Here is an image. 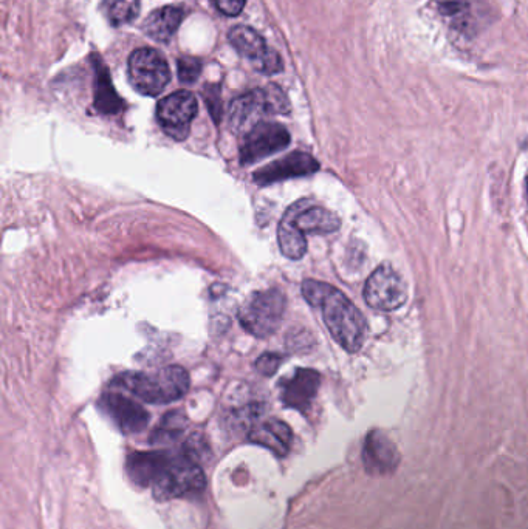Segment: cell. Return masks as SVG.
Returning <instances> with one entry per match:
<instances>
[{
  "label": "cell",
  "mask_w": 528,
  "mask_h": 529,
  "mask_svg": "<svg viewBox=\"0 0 528 529\" xmlns=\"http://www.w3.org/2000/svg\"><path fill=\"white\" fill-rule=\"evenodd\" d=\"M127 474L137 485L152 488L155 497L177 499L199 494L206 480L192 449L183 452H137L127 458Z\"/></svg>",
  "instance_id": "6da1fadb"
},
{
  "label": "cell",
  "mask_w": 528,
  "mask_h": 529,
  "mask_svg": "<svg viewBox=\"0 0 528 529\" xmlns=\"http://www.w3.org/2000/svg\"><path fill=\"white\" fill-rule=\"evenodd\" d=\"M302 296L323 313L330 335L346 352L357 353L366 341L367 324L361 311L332 285L304 280Z\"/></svg>",
  "instance_id": "7a4b0ae2"
},
{
  "label": "cell",
  "mask_w": 528,
  "mask_h": 529,
  "mask_svg": "<svg viewBox=\"0 0 528 529\" xmlns=\"http://www.w3.org/2000/svg\"><path fill=\"white\" fill-rule=\"evenodd\" d=\"M114 386L131 392L146 403L169 404L186 395L189 375L179 366H169L155 372H126L114 379Z\"/></svg>",
  "instance_id": "3957f363"
},
{
  "label": "cell",
  "mask_w": 528,
  "mask_h": 529,
  "mask_svg": "<svg viewBox=\"0 0 528 529\" xmlns=\"http://www.w3.org/2000/svg\"><path fill=\"white\" fill-rule=\"evenodd\" d=\"M290 112L287 95L275 84L265 89L251 90L234 99L230 107V126L237 134H248L264 123L265 117L285 115Z\"/></svg>",
  "instance_id": "277c9868"
},
{
  "label": "cell",
  "mask_w": 528,
  "mask_h": 529,
  "mask_svg": "<svg viewBox=\"0 0 528 529\" xmlns=\"http://www.w3.org/2000/svg\"><path fill=\"white\" fill-rule=\"evenodd\" d=\"M285 311L281 290L256 291L245 299L239 310V322L250 335L265 339L278 332Z\"/></svg>",
  "instance_id": "5b68a950"
},
{
  "label": "cell",
  "mask_w": 528,
  "mask_h": 529,
  "mask_svg": "<svg viewBox=\"0 0 528 529\" xmlns=\"http://www.w3.org/2000/svg\"><path fill=\"white\" fill-rule=\"evenodd\" d=\"M129 79L141 95L158 96L171 81V70L157 50L140 48L129 58Z\"/></svg>",
  "instance_id": "8992f818"
},
{
  "label": "cell",
  "mask_w": 528,
  "mask_h": 529,
  "mask_svg": "<svg viewBox=\"0 0 528 529\" xmlns=\"http://www.w3.org/2000/svg\"><path fill=\"white\" fill-rule=\"evenodd\" d=\"M199 104L194 93L179 90L163 98L157 106V120L165 134L177 141L188 138Z\"/></svg>",
  "instance_id": "52a82bcc"
},
{
  "label": "cell",
  "mask_w": 528,
  "mask_h": 529,
  "mask_svg": "<svg viewBox=\"0 0 528 529\" xmlns=\"http://www.w3.org/2000/svg\"><path fill=\"white\" fill-rule=\"evenodd\" d=\"M364 299L374 310L394 311L405 304L408 290L402 276L389 265H383L367 279Z\"/></svg>",
  "instance_id": "ba28073f"
},
{
  "label": "cell",
  "mask_w": 528,
  "mask_h": 529,
  "mask_svg": "<svg viewBox=\"0 0 528 529\" xmlns=\"http://www.w3.org/2000/svg\"><path fill=\"white\" fill-rule=\"evenodd\" d=\"M228 39L239 52V55L250 59L254 69L259 70V72L265 73V75H276V73L284 70L278 53L275 50H270L265 39L253 28L247 27V25H237V27L231 28Z\"/></svg>",
  "instance_id": "9c48e42d"
},
{
  "label": "cell",
  "mask_w": 528,
  "mask_h": 529,
  "mask_svg": "<svg viewBox=\"0 0 528 529\" xmlns=\"http://www.w3.org/2000/svg\"><path fill=\"white\" fill-rule=\"evenodd\" d=\"M290 144V134L282 124L261 123L251 129L240 146V163L253 164L262 158L284 151Z\"/></svg>",
  "instance_id": "30bf717a"
},
{
  "label": "cell",
  "mask_w": 528,
  "mask_h": 529,
  "mask_svg": "<svg viewBox=\"0 0 528 529\" xmlns=\"http://www.w3.org/2000/svg\"><path fill=\"white\" fill-rule=\"evenodd\" d=\"M98 406L123 434H140L148 427V410L121 393H104Z\"/></svg>",
  "instance_id": "8fae6325"
},
{
  "label": "cell",
  "mask_w": 528,
  "mask_h": 529,
  "mask_svg": "<svg viewBox=\"0 0 528 529\" xmlns=\"http://www.w3.org/2000/svg\"><path fill=\"white\" fill-rule=\"evenodd\" d=\"M319 171V163L306 152H292L287 157L279 158L273 163L254 172L256 185L267 186L290 178L307 177Z\"/></svg>",
  "instance_id": "7c38bea8"
},
{
  "label": "cell",
  "mask_w": 528,
  "mask_h": 529,
  "mask_svg": "<svg viewBox=\"0 0 528 529\" xmlns=\"http://www.w3.org/2000/svg\"><path fill=\"white\" fill-rule=\"evenodd\" d=\"M321 386V375L316 370L298 369L282 384L281 400L288 409L307 412Z\"/></svg>",
  "instance_id": "4fadbf2b"
},
{
  "label": "cell",
  "mask_w": 528,
  "mask_h": 529,
  "mask_svg": "<svg viewBox=\"0 0 528 529\" xmlns=\"http://www.w3.org/2000/svg\"><path fill=\"white\" fill-rule=\"evenodd\" d=\"M296 226L304 234H330L340 228L341 220L323 206H315L309 200H299L290 206Z\"/></svg>",
  "instance_id": "5bb4252c"
},
{
  "label": "cell",
  "mask_w": 528,
  "mask_h": 529,
  "mask_svg": "<svg viewBox=\"0 0 528 529\" xmlns=\"http://www.w3.org/2000/svg\"><path fill=\"white\" fill-rule=\"evenodd\" d=\"M248 440L278 457H285L292 448L293 434L288 424L279 420H267L251 427Z\"/></svg>",
  "instance_id": "9a60e30c"
},
{
  "label": "cell",
  "mask_w": 528,
  "mask_h": 529,
  "mask_svg": "<svg viewBox=\"0 0 528 529\" xmlns=\"http://www.w3.org/2000/svg\"><path fill=\"white\" fill-rule=\"evenodd\" d=\"M397 461L395 446L383 432L374 431L367 435L366 443H364V463L369 471L383 474L394 468Z\"/></svg>",
  "instance_id": "2e32d148"
},
{
  "label": "cell",
  "mask_w": 528,
  "mask_h": 529,
  "mask_svg": "<svg viewBox=\"0 0 528 529\" xmlns=\"http://www.w3.org/2000/svg\"><path fill=\"white\" fill-rule=\"evenodd\" d=\"M185 18L182 8L163 7L149 14L144 21L143 31L149 38L157 42H168L179 30L180 24Z\"/></svg>",
  "instance_id": "e0dca14e"
},
{
  "label": "cell",
  "mask_w": 528,
  "mask_h": 529,
  "mask_svg": "<svg viewBox=\"0 0 528 529\" xmlns=\"http://www.w3.org/2000/svg\"><path fill=\"white\" fill-rule=\"evenodd\" d=\"M278 240L282 254L288 259L299 260L306 254V234L301 233V229L296 226L290 208L285 211L281 223H279Z\"/></svg>",
  "instance_id": "ac0fdd59"
},
{
  "label": "cell",
  "mask_w": 528,
  "mask_h": 529,
  "mask_svg": "<svg viewBox=\"0 0 528 529\" xmlns=\"http://www.w3.org/2000/svg\"><path fill=\"white\" fill-rule=\"evenodd\" d=\"M95 107L98 112L104 115H112L118 113L123 107V101L115 92L110 82L107 69L101 62H96V93H95Z\"/></svg>",
  "instance_id": "d6986e66"
},
{
  "label": "cell",
  "mask_w": 528,
  "mask_h": 529,
  "mask_svg": "<svg viewBox=\"0 0 528 529\" xmlns=\"http://www.w3.org/2000/svg\"><path fill=\"white\" fill-rule=\"evenodd\" d=\"M185 429L186 417L180 410L166 413L160 424L155 427L151 441L154 444L171 443V441L177 440L185 432Z\"/></svg>",
  "instance_id": "ffe728a7"
},
{
  "label": "cell",
  "mask_w": 528,
  "mask_h": 529,
  "mask_svg": "<svg viewBox=\"0 0 528 529\" xmlns=\"http://www.w3.org/2000/svg\"><path fill=\"white\" fill-rule=\"evenodd\" d=\"M104 11L110 24L120 27L137 18L140 0H104Z\"/></svg>",
  "instance_id": "44dd1931"
},
{
  "label": "cell",
  "mask_w": 528,
  "mask_h": 529,
  "mask_svg": "<svg viewBox=\"0 0 528 529\" xmlns=\"http://www.w3.org/2000/svg\"><path fill=\"white\" fill-rule=\"evenodd\" d=\"M439 11L446 18L453 19L456 24L467 25L470 18L473 0H437Z\"/></svg>",
  "instance_id": "7402d4cb"
},
{
  "label": "cell",
  "mask_w": 528,
  "mask_h": 529,
  "mask_svg": "<svg viewBox=\"0 0 528 529\" xmlns=\"http://www.w3.org/2000/svg\"><path fill=\"white\" fill-rule=\"evenodd\" d=\"M200 72H202V64L199 59L180 58L179 78L183 84H194L199 79Z\"/></svg>",
  "instance_id": "603a6c76"
},
{
  "label": "cell",
  "mask_w": 528,
  "mask_h": 529,
  "mask_svg": "<svg viewBox=\"0 0 528 529\" xmlns=\"http://www.w3.org/2000/svg\"><path fill=\"white\" fill-rule=\"evenodd\" d=\"M282 356L276 353H265L256 361V369L265 376H273L281 366Z\"/></svg>",
  "instance_id": "cb8c5ba5"
},
{
  "label": "cell",
  "mask_w": 528,
  "mask_h": 529,
  "mask_svg": "<svg viewBox=\"0 0 528 529\" xmlns=\"http://www.w3.org/2000/svg\"><path fill=\"white\" fill-rule=\"evenodd\" d=\"M211 4L220 11V13L225 14V16H239L242 11H244L245 4L247 0H211Z\"/></svg>",
  "instance_id": "d4e9b609"
},
{
  "label": "cell",
  "mask_w": 528,
  "mask_h": 529,
  "mask_svg": "<svg viewBox=\"0 0 528 529\" xmlns=\"http://www.w3.org/2000/svg\"><path fill=\"white\" fill-rule=\"evenodd\" d=\"M527 188H528V178H527Z\"/></svg>",
  "instance_id": "484cf974"
}]
</instances>
